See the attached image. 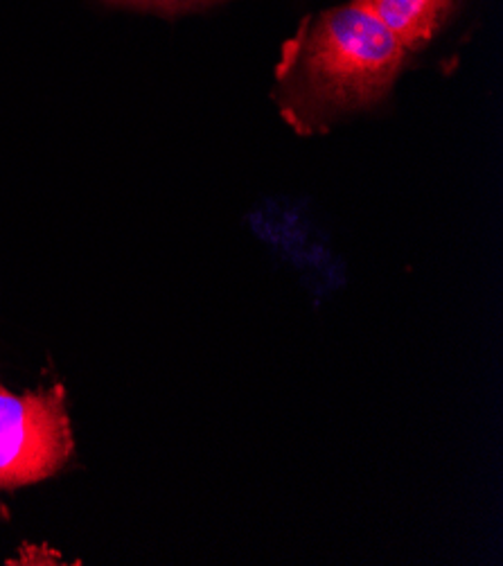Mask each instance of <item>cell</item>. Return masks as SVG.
Wrapping results in <instances>:
<instances>
[{
    "label": "cell",
    "instance_id": "277c9868",
    "mask_svg": "<svg viewBox=\"0 0 503 566\" xmlns=\"http://www.w3.org/2000/svg\"><path fill=\"white\" fill-rule=\"evenodd\" d=\"M106 3L138 8V10H151V12H163V14H175V12H186V10H195V8L217 3V0H106Z\"/></svg>",
    "mask_w": 503,
    "mask_h": 566
},
{
    "label": "cell",
    "instance_id": "3957f363",
    "mask_svg": "<svg viewBox=\"0 0 503 566\" xmlns=\"http://www.w3.org/2000/svg\"><path fill=\"white\" fill-rule=\"evenodd\" d=\"M366 3L413 54L450 21L459 0H366Z\"/></svg>",
    "mask_w": 503,
    "mask_h": 566
},
{
    "label": "cell",
    "instance_id": "7a4b0ae2",
    "mask_svg": "<svg viewBox=\"0 0 503 566\" xmlns=\"http://www.w3.org/2000/svg\"><path fill=\"white\" fill-rule=\"evenodd\" d=\"M64 390L12 392L0 386V490H17L57 474L73 457Z\"/></svg>",
    "mask_w": 503,
    "mask_h": 566
},
{
    "label": "cell",
    "instance_id": "6da1fadb",
    "mask_svg": "<svg viewBox=\"0 0 503 566\" xmlns=\"http://www.w3.org/2000/svg\"><path fill=\"white\" fill-rule=\"evenodd\" d=\"M409 56L366 0H350L305 19L283 45L273 102L294 132L312 136L386 99Z\"/></svg>",
    "mask_w": 503,
    "mask_h": 566
}]
</instances>
